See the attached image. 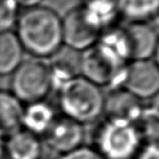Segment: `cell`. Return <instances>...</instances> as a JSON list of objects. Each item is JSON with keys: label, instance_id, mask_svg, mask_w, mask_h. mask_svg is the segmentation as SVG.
<instances>
[{"label": "cell", "instance_id": "12", "mask_svg": "<svg viewBox=\"0 0 159 159\" xmlns=\"http://www.w3.org/2000/svg\"><path fill=\"white\" fill-rule=\"evenodd\" d=\"M24 106L9 90L0 89V140L22 128Z\"/></svg>", "mask_w": 159, "mask_h": 159}, {"label": "cell", "instance_id": "2", "mask_svg": "<svg viewBox=\"0 0 159 159\" xmlns=\"http://www.w3.org/2000/svg\"><path fill=\"white\" fill-rule=\"evenodd\" d=\"M14 28L25 53L33 58H53L63 47L62 16L49 6L21 9Z\"/></svg>", "mask_w": 159, "mask_h": 159}, {"label": "cell", "instance_id": "17", "mask_svg": "<svg viewBox=\"0 0 159 159\" xmlns=\"http://www.w3.org/2000/svg\"><path fill=\"white\" fill-rule=\"evenodd\" d=\"M59 159H104L92 145H81L78 148L62 154Z\"/></svg>", "mask_w": 159, "mask_h": 159}, {"label": "cell", "instance_id": "7", "mask_svg": "<svg viewBox=\"0 0 159 159\" xmlns=\"http://www.w3.org/2000/svg\"><path fill=\"white\" fill-rule=\"evenodd\" d=\"M121 88L141 102L149 100L159 91V67L151 59L131 61L124 73Z\"/></svg>", "mask_w": 159, "mask_h": 159}, {"label": "cell", "instance_id": "11", "mask_svg": "<svg viewBox=\"0 0 159 159\" xmlns=\"http://www.w3.org/2000/svg\"><path fill=\"white\" fill-rule=\"evenodd\" d=\"M59 112L47 100L26 103L22 112V129L39 136L42 139Z\"/></svg>", "mask_w": 159, "mask_h": 159}, {"label": "cell", "instance_id": "5", "mask_svg": "<svg viewBox=\"0 0 159 159\" xmlns=\"http://www.w3.org/2000/svg\"><path fill=\"white\" fill-rule=\"evenodd\" d=\"M10 92L24 104L44 100L53 91L49 65L42 59L24 60L10 77Z\"/></svg>", "mask_w": 159, "mask_h": 159}, {"label": "cell", "instance_id": "21", "mask_svg": "<svg viewBox=\"0 0 159 159\" xmlns=\"http://www.w3.org/2000/svg\"><path fill=\"white\" fill-rule=\"evenodd\" d=\"M151 24L154 25L155 29H159V7L156 11V13H155V15L153 16L152 20H151Z\"/></svg>", "mask_w": 159, "mask_h": 159}, {"label": "cell", "instance_id": "19", "mask_svg": "<svg viewBox=\"0 0 159 159\" xmlns=\"http://www.w3.org/2000/svg\"><path fill=\"white\" fill-rule=\"evenodd\" d=\"M145 110L149 120L159 124V91L152 98L149 99V102L145 107Z\"/></svg>", "mask_w": 159, "mask_h": 159}, {"label": "cell", "instance_id": "15", "mask_svg": "<svg viewBox=\"0 0 159 159\" xmlns=\"http://www.w3.org/2000/svg\"><path fill=\"white\" fill-rule=\"evenodd\" d=\"M54 60L49 65L51 79L53 85V91H56L64 83L72 79L78 74V66H75L67 58L53 57Z\"/></svg>", "mask_w": 159, "mask_h": 159}, {"label": "cell", "instance_id": "6", "mask_svg": "<svg viewBox=\"0 0 159 159\" xmlns=\"http://www.w3.org/2000/svg\"><path fill=\"white\" fill-rule=\"evenodd\" d=\"M103 29L82 6L72 7L62 16L63 46L69 50L83 52L98 41Z\"/></svg>", "mask_w": 159, "mask_h": 159}, {"label": "cell", "instance_id": "3", "mask_svg": "<svg viewBox=\"0 0 159 159\" xmlns=\"http://www.w3.org/2000/svg\"><path fill=\"white\" fill-rule=\"evenodd\" d=\"M148 122L103 115L94 123L92 146L104 159H134L148 137Z\"/></svg>", "mask_w": 159, "mask_h": 159}, {"label": "cell", "instance_id": "4", "mask_svg": "<svg viewBox=\"0 0 159 159\" xmlns=\"http://www.w3.org/2000/svg\"><path fill=\"white\" fill-rule=\"evenodd\" d=\"M60 114L81 125L94 124L103 116L106 95L98 85L77 75L55 91Z\"/></svg>", "mask_w": 159, "mask_h": 159}, {"label": "cell", "instance_id": "1", "mask_svg": "<svg viewBox=\"0 0 159 159\" xmlns=\"http://www.w3.org/2000/svg\"><path fill=\"white\" fill-rule=\"evenodd\" d=\"M131 62L122 28L103 30L98 41L80 53L78 71L81 76L111 90L121 88L124 73Z\"/></svg>", "mask_w": 159, "mask_h": 159}, {"label": "cell", "instance_id": "16", "mask_svg": "<svg viewBox=\"0 0 159 159\" xmlns=\"http://www.w3.org/2000/svg\"><path fill=\"white\" fill-rule=\"evenodd\" d=\"M20 10L16 0H0V33L12 30Z\"/></svg>", "mask_w": 159, "mask_h": 159}, {"label": "cell", "instance_id": "8", "mask_svg": "<svg viewBox=\"0 0 159 159\" xmlns=\"http://www.w3.org/2000/svg\"><path fill=\"white\" fill-rule=\"evenodd\" d=\"M85 135L83 125L58 114L47 132L42 136V141L45 146L60 156L83 145Z\"/></svg>", "mask_w": 159, "mask_h": 159}, {"label": "cell", "instance_id": "18", "mask_svg": "<svg viewBox=\"0 0 159 159\" xmlns=\"http://www.w3.org/2000/svg\"><path fill=\"white\" fill-rule=\"evenodd\" d=\"M134 159H159V138L147 137Z\"/></svg>", "mask_w": 159, "mask_h": 159}, {"label": "cell", "instance_id": "23", "mask_svg": "<svg viewBox=\"0 0 159 159\" xmlns=\"http://www.w3.org/2000/svg\"><path fill=\"white\" fill-rule=\"evenodd\" d=\"M1 159H7V157H5V158H1Z\"/></svg>", "mask_w": 159, "mask_h": 159}, {"label": "cell", "instance_id": "14", "mask_svg": "<svg viewBox=\"0 0 159 159\" xmlns=\"http://www.w3.org/2000/svg\"><path fill=\"white\" fill-rule=\"evenodd\" d=\"M159 0H117L119 16L128 22H151Z\"/></svg>", "mask_w": 159, "mask_h": 159}, {"label": "cell", "instance_id": "9", "mask_svg": "<svg viewBox=\"0 0 159 159\" xmlns=\"http://www.w3.org/2000/svg\"><path fill=\"white\" fill-rule=\"evenodd\" d=\"M131 61L148 60L154 56L159 34L150 22H128L122 26Z\"/></svg>", "mask_w": 159, "mask_h": 159}, {"label": "cell", "instance_id": "20", "mask_svg": "<svg viewBox=\"0 0 159 159\" xmlns=\"http://www.w3.org/2000/svg\"><path fill=\"white\" fill-rule=\"evenodd\" d=\"M18 5L20 8H30V7H34L42 5V3L44 2V0H16Z\"/></svg>", "mask_w": 159, "mask_h": 159}, {"label": "cell", "instance_id": "22", "mask_svg": "<svg viewBox=\"0 0 159 159\" xmlns=\"http://www.w3.org/2000/svg\"><path fill=\"white\" fill-rule=\"evenodd\" d=\"M154 62L156 63V65L159 67V40H158V43H157V47H156V50H155V53H154Z\"/></svg>", "mask_w": 159, "mask_h": 159}, {"label": "cell", "instance_id": "10", "mask_svg": "<svg viewBox=\"0 0 159 159\" xmlns=\"http://www.w3.org/2000/svg\"><path fill=\"white\" fill-rule=\"evenodd\" d=\"M43 148L41 137L22 128L4 140L7 159H41Z\"/></svg>", "mask_w": 159, "mask_h": 159}, {"label": "cell", "instance_id": "13", "mask_svg": "<svg viewBox=\"0 0 159 159\" xmlns=\"http://www.w3.org/2000/svg\"><path fill=\"white\" fill-rule=\"evenodd\" d=\"M25 50L13 30L0 33V76L11 75L24 61Z\"/></svg>", "mask_w": 159, "mask_h": 159}]
</instances>
